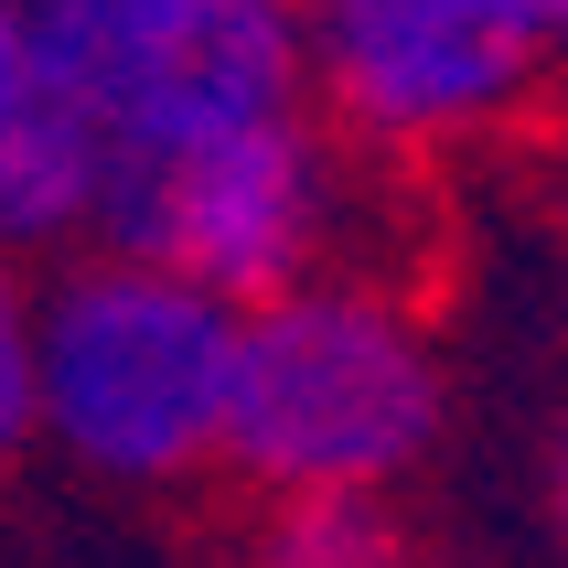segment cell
I'll use <instances>...</instances> for the list:
<instances>
[{
  "label": "cell",
  "mask_w": 568,
  "mask_h": 568,
  "mask_svg": "<svg viewBox=\"0 0 568 568\" xmlns=\"http://www.w3.org/2000/svg\"><path fill=\"white\" fill-rule=\"evenodd\" d=\"M247 568H408V526L376 494H290L257 505Z\"/></svg>",
  "instance_id": "8992f818"
},
{
  "label": "cell",
  "mask_w": 568,
  "mask_h": 568,
  "mask_svg": "<svg viewBox=\"0 0 568 568\" xmlns=\"http://www.w3.org/2000/svg\"><path fill=\"white\" fill-rule=\"evenodd\" d=\"M440 440V344L397 280H312L236 322V397H225V473L257 505L290 494H376Z\"/></svg>",
  "instance_id": "6da1fadb"
},
{
  "label": "cell",
  "mask_w": 568,
  "mask_h": 568,
  "mask_svg": "<svg viewBox=\"0 0 568 568\" xmlns=\"http://www.w3.org/2000/svg\"><path fill=\"white\" fill-rule=\"evenodd\" d=\"M547 494H558V537H568V418H558V450H547Z\"/></svg>",
  "instance_id": "30bf717a"
},
{
  "label": "cell",
  "mask_w": 568,
  "mask_h": 568,
  "mask_svg": "<svg viewBox=\"0 0 568 568\" xmlns=\"http://www.w3.org/2000/svg\"><path fill=\"white\" fill-rule=\"evenodd\" d=\"M32 397H43V268L0 247V462L32 450Z\"/></svg>",
  "instance_id": "52a82bcc"
},
{
  "label": "cell",
  "mask_w": 568,
  "mask_h": 568,
  "mask_svg": "<svg viewBox=\"0 0 568 568\" xmlns=\"http://www.w3.org/2000/svg\"><path fill=\"white\" fill-rule=\"evenodd\" d=\"M365 204H376L365 161L312 108H290V119L151 161L119 193L108 247L215 290L225 312H257V301H290L312 280H386V268H365Z\"/></svg>",
  "instance_id": "277c9868"
},
{
  "label": "cell",
  "mask_w": 568,
  "mask_h": 568,
  "mask_svg": "<svg viewBox=\"0 0 568 568\" xmlns=\"http://www.w3.org/2000/svg\"><path fill=\"white\" fill-rule=\"evenodd\" d=\"M32 108H43V64H32V22H22V0H0V161H11V140L32 129Z\"/></svg>",
  "instance_id": "ba28073f"
},
{
  "label": "cell",
  "mask_w": 568,
  "mask_h": 568,
  "mask_svg": "<svg viewBox=\"0 0 568 568\" xmlns=\"http://www.w3.org/2000/svg\"><path fill=\"white\" fill-rule=\"evenodd\" d=\"M22 22L43 97L108 151L119 193L193 140L301 108V11L280 0H22Z\"/></svg>",
  "instance_id": "3957f363"
},
{
  "label": "cell",
  "mask_w": 568,
  "mask_h": 568,
  "mask_svg": "<svg viewBox=\"0 0 568 568\" xmlns=\"http://www.w3.org/2000/svg\"><path fill=\"white\" fill-rule=\"evenodd\" d=\"M483 11H494V22H505L515 43H526V54L547 64V75L568 64V0H483Z\"/></svg>",
  "instance_id": "9c48e42d"
},
{
  "label": "cell",
  "mask_w": 568,
  "mask_h": 568,
  "mask_svg": "<svg viewBox=\"0 0 568 568\" xmlns=\"http://www.w3.org/2000/svg\"><path fill=\"white\" fill-rule=\"evenodd\" d=\"M236 322L215 290L151 257L87 247L43 280V397L32 440L119 494H183L225 473V397H236Z\"/></svg>",
  "instance_id": "7a4b0ae2"
},
{
  "label": "cell",
  "mask_w": 568,
  "mask_h": 568,
  "mask_svg": "<svg viewBox=\"0 0 568 568\" xmlns=\"http://www.w3.org/2000/svg\"><path fill=\"white\" fill-rule=\"evenodd\" d=\"M280 11H301V0H280Z\"/></svg>",
  "instance_id": "8fae6325"
},
{
  "label": "cell",
  "mask_w": 568,
  "mask_h": 568,
  "mask_svg": "<svg viewBox=\"0 0 568 568\" xmlns=\"http://www.w3.org/2000/svg\"><path fill=\"white\" fill-rule=\"evenodd\" d=\"M547 64L483 0H301V108L354 161H440L537 108Z\"/></svg>",
  "instance_id": "5b68a950"
}]
</instances>
